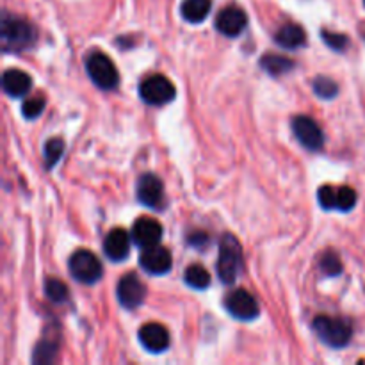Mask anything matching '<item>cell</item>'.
<instances>
[{
	"label": "cell",
	"instance_id": "1",
	"mask_svg": "<svg viewBox=\"0 0 365 365\" xmlns=\"http://www.w3.org/2000/svg\"><path fill=\"white\" fill-rule=\"evenodd\" d=\"M36 29L21 18L4 14L2 18V48L6 52H24L36 41Z\"/></svg>",
	"mask_w": 365,
	"mask_h": 365
},
{
	"label": "cell",
	"instance_id": "2",
	"mask_svg": "<svg viewBox=\"0 0 365 365\" xmlns=\"http://www.w3.org/2000/svg\"><path fill=\"white\" fill-rule=\"evenodd\" d=\"M242 271V250L234 235L227 234L220 242V259H217V277L225 285L235 284Z\"/></svg>",
	"mask_w": 365,
	"mask_h": 365
},
{
	"label": "cell",
	"instance_id": "3",
	"mask_svg": "<svg viewBox=\"0 0 365 365\" xmlns=\"http://www.w3.org/2000/svg\"><path fill=\"white\" fill-rule=\"evenodd\" d=\"M312 328L316 330L317 337L328 344L330 348H344L349 344L353 335L351 324L341 317H328L317 316L314 319Z\"/></svg>",
	"mask_w": 365,
	"mask_h": 365
},
{
	"label": "cell",
	"instance_id": "4",
	"mask_svg": "<svg viewBox=\"0 0 365 365\" xmlns=\"http://www.w3.org/2000/svg\"><path fill=\"white\" fill-rule=\"evenodd\" d=\"M86 71H88L93 84L98 86L103 91H110V89L118 88V84H120V73H118L116 66L102 52H95L88 57V61H86Z\"/></svg>",
	"mask_w": 365,
	"mask_h": 365
},
{
	"label": "cell",
	"instance_id": "5",
	"mask_svg": "<svg viewBox=\"0 0 365 365\" xmlns=\"http://www.w3.org/2000/svg\"><path fill=\"white\" fill-rule=\"evenodd\" d=\"M70 274L78 282V284L93 285L102 278L103 267L100 264L98 257L91 253L89 250H77L70 257Z\"/></svg>",
	"mask_w": 365,
	"mask_h": 365
},
{
	"label": "cell",
	"instance_id": "6",
	"mask_svg": "<svg viewBox=\"0 0 365 365\" xmlns=\"http://www.w3.org/2000/svg\"><path fill=\"white\" fill-rule=\"evenodd\" d=\"M139 96L148 106H164L175 98V86L164 75H152L141 82Z\"/></svg>",
	"mask_w": 365,
	"mask_h": 365
},
{
	"label": "cell",
	"instance_id": "7",
	"mask_svg": "<svg viewBox=\"0 0 365 365\" xmlns=\"http://www.w3.org/2000/svg\"><path fill=\"white\" fill-rule=\"evenodd\" d=\"M138 200L145 207L152 210H163L164 203H166V196H164V185L160 178L153 173H145L139 177L138 180Z\"/></svg>",
	"mask_w": 365,
	"mask_h": 365
},
{
	"label": "cell",
	"instance_id": "8",
	"mask_svg": "<svg viewBox=\"0 0 365 365\" xmlns=\"http://www.w3.org/2000/svg\"><path fill=\"white\" fill-rule=\"evenodd\" d=\"M118 302L123 309L127 310H135L139 305H143L146 298V287L139 277L135 273L125 274L120 280L116 289Z\"/></svg>",
	"mask_w": 365,
	"mask_h": 365
},
{
	"label": "cell",
	"instance_id": "9",
	"mask_svg": "<svg viewBox=\"0 0 365 365\" xmlns=\"http://www.w3.org/2000/svg\"><path fill=\"white\" fill-rule=\"evenodd\" d=\"M317 198H319V203L323 209L344 210V212L351 210L356 205V200H359L356 198V192L351 187H348V185H342L339 189L331 187V185H323L319 189Z\"/></svg>",
	"mask_w": 365,
	"mask_h": 365
},
{
	"label": "cell",
	"instance_id": "10",
	"mask_svg": "<svg viewBox=\"0 0 365 365\" xmlns=\"http://www.w3.org/2000/svg\"><path fill=\"white\" fill-rule=\"evenodd\" d=\"M292 132L296 139L305 146L310 152H317L324 145V134L317 121H314L309 116H296L292 120Z\"/></svg>",
	"mask_w": 365,
	"mask_h": 365
},
{
	"label": "cell",
	"instance_id": "11",
	"mask_svg": "<svg viewBox=\"0 0 365 365\" xmlns=\"http://www.w3.org/2000/svg\"><path fill=\"white\" fill-rule=\"evenodd\" d=\"M225 309L232 317L239 321H253L259 316V303L248 291H234L225 299Z\"/></svg>",
	"mask_w": 365,
	"mask_h": 365
},
{
	"label": "cell",
	"instance_id": "12",
	"mask_svg": "<svg viewBox=\"0 0 365 365\" xmlns=\"http://www.w3.org/2000/svg\"><path fill=\"white\" fill-rule=\"evenodd\" d=\"M163 239V227L152 217H139L132 227V241L141 250L159 246Z\"/></svg>",
	"mask_w": 365,
	"mask_h": 365
},
{
	"label": "cell",
	"instance_id": "13",
	"mask_svg": "<svg viewBox=\"0 0 365 365\" xmlns=\"http://www.w3.org/2000/svg\"><path fill=\"white\" fill-rule=\"evenodd\" d=\"M248 24V16L241 7H225L216 16V29L227 38H237Z\"/></svg>",
	"mask_w": 365,
	"mask_h": 365
},
{
	"label": "cell",
	"instance_id": "14",
	"mask_svg": "<svg viewBox=\"0 0 365 365\" xmlns=\"http://www.w3.org/2000/svg\"><path fill=\"white\" fill-rule=\"evenodd\" d=\"M139 264L148 274L160 277V274H166L171 269L173 259H171L170 252L159 245L143 250L141 257H139Z\"/></svg>",
	"mask_w": 365,
	"mask_h": 365
},
{
	"label": "cell",
	"instance_id": "15",
	"mask_svg": "<svg viewBox=\"0 0 365 365\" xmlns=\"http://www.w3.org/2000/svg\"><path fill=\"white\" fill-rule=\"evenodd\" d=\"M130 237L123 228H114L103 239V253L113 262H123L130 253Z\"/></svg>",
	"mask_w": 365,
	"mask_h": 365
},
{
	"label": "cell",
	"instance_id": "16",
	"mask_svg": "<svg viewBox=\"0 0 365 365\" xmlns=\"http://www.w3.org/2000/svg\"><path fill=\"white\" fill-rule=\"evenodd\" d=\"M139 342L150 353H163L170 346V331L159 323H148L139 330Z\"/></svg>",
	"mask_w": 365,
	"mask_h": 365
},
{
	"label": "cell",
	"instance_id": "17",
	"mask_svg": "<svg viewBox=\"0 0 365 365\" xmlns=\"http://www.w3.org/2000/svg\"><path fill=\"white\" fill-rule=\"evenodd\" d=\"M2 88L13 98H20L31 91L32 78L21 70H7L2 75Z\"/></svg>",
	"mask_w": 365,
	"mask_h": 365
},
{
	"label": "cell",
	"instance_id": "18",
	"mask_svg": "<svg viewBox=\"0 0 365 365\" xmlns=\"http://www.w3.org/2000/svg\"><path fill=\"white\" fill-rule=\"evenodd\" d=\"M274 41H277L278 46L285 50H294L299 48V46L305 45L307 34L303 31V27L296 24H287L284 27H280L274 34Z\"/></svg>",
	"mask_w": 365,
	"mask_h": 365
},
{
	"label": "cell",
	"instance_id": "19",
	"mask_svg": "<svg viewBox=\"0 0 365 365\" xmlns=\"http://www.w3.org/2000/svg\"><path fill=\"white\" fill-rule=\"evenodd\" d=\"M212 9L210 0H184L182 2V16L189 24H202Z\"/></svg>",
	"mask_w": 365,
	"mask_h": 365
},
{
	"label": "cell",
	"instance_id": "20",
	"mask_svg": "<svg viewBox=\"0 0 365 365\" xmlns=\"http://www.w3.org/2000/svg\"><path fill=\"white\" fill-rule=\"evenodd\" d=\"M185 284L191 289H196V291H203L210 285V273L203 266H198V264H192L185 269L184 273Z\"/></svg>",
	"mask_w": 365,
	"mask_h": 365
},
{
	"label": "cell",
	"instance_id": "21",
	"mask_svg": "<svg viewBox=\"0 0 365 365\" xmlns=\"http://www.w3.org/2000/svg\"><path fill=\"white\" fill-rule=\"evenodd\" d=\"M260 66L271 75H282L285 71H291L294 68V63L291 59H287L285 56H274V53H267L260 59Z\"/></svg>",
	"mask_w": 365,
	"mask_h": 365
},
{
	"label": "cell",
	"instance_id": "22",
	"mask_svg": "<svg viewBox=\"0 0 365 365\" xmlns=\"http://www.w3.org/2000/svg\"><path fill=\"white\" fill-rule=\"evenodd\" d=\"M63 152H64L63 139L53 138L45 143V152H43V155H45V164L48 170H52V168L59 163V159L63 157Z\"/></svg>",
	"mask_w": 365,
	"mask_h": 365
},
{
	"label": "cell",
	"instance_id": "23",
	"mask_svg": "<svg viewBox=\"0 0 365 365\" xmlns=\"http://www.w3.org/2000/svg\"><path fill=\"white\" fill-rule=\"evenodd\" d=\"M45 294L50 302L53 303H63L68 299V287L61 280L56 278H48L45 284Z\"/></svg>",
	"mask_w": 365,
	"mask_h": 365
},
{
	"label": "cell",
	"instance_id": "24",
	"mask_svg": "<svg viewBox=\"0 0 365 365\" xmlns=\"http://www.w3.org/2000/svg\"><path fill=\"white\" fill-rule=\"evenodd\" d=\"M314 91H316V95L319 96V98H335L339 93V86L335 84L331 78H327V77H317L316 81H314L312 84Z\"/></svg>",
	"mask_w": 365,
	"mask_h": 365
},
{
	"label": "cell",
	"instance_id": "25",
	"mask_svg": "<svg viewBox=\"0 0 365 365\" xmlns=\"http://www.w3.org/2000/svg\"><path fill=\"white\" fill-rule=\"evenodd\" d=\"M57 355V348L56 344H50V342L41 341L36 348L34 356H32V362L34 364H50L56 360Z\"/></svg>",
	"mask_w": 365,
	"mask_h": 365
},
{
	"label": "cell",
	"instance_id": "26",
	"mask_svg": "<svg viewBox=\"0 0 365 365\" xmlns=\"http://www.w3.org/2000/svg\"><path fill=\"white\" fill-rule=\"evenodd\" d=\"M43 110H45V100L41 96H32V98L25 100L21 106V113L27 120H36L38 116H41Z\"/></svg>",
	"mask_w": 365,
	"mask_h": 365
},
{
	"label": "cell",
	"instance_id": "27",
	"mask_svg": "<svg viewBox=\"0 0 365 365\" xmlns=\"http://www.w3.org/2000/svg\"><path fill=\"white\" fill-rule=\"evenodd\" d=\"M321 271H323L327 277H337L342 273V262L335 253L328 252L324 253L323 259H321Z\"/></svg>",
	"mask_w": 365,
	"mask_h": 365
},
{
	"label": "cell",
	"instance_id": "28",
	"mask_svg": "<svg viewBox=\"0 0 365 365\" xmlns=\"http://www.w3.org/2000/svg\"><path fill=\"white\" fill-rule=\"evenodd\" d=\"M323 41L335 52H344L349 45V39L344 34H335V32L323 31Z\"/></svg>",
	"mask_w": 365,
	"mask_h": 365
},
{
	"label": "cell",
	"instance_id": "29",
	"mask_svg": "<svg viewBox=\"0 0 365 365\" xmlns=\"http://www.w3.org/2000/svg\"><path fill=\"white\" fill-rule=\"evenodd\" d=\"M207 242H209V237L203 232H195V234L189 235V245L195 246V248H203Z\"/></svg>",
	"mask_w": 365,
	"mask_h": 365
},
{
	"label": "cell",
	"instance_id": "30",
	"mask_svg": "<svg viewBox=\"0 0 365 365\" xmlns=\"http://www.w3.org/2000/svg\"><path fill=\"white\" fill-rule=\"evenodd\" d=\"M364 4H365V0H364Z\"/></svg>",
	"mask_w": 365,
	"mask_h": 365
}]
</instances>
